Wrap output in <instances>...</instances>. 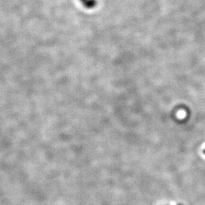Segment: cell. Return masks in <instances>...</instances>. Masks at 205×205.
I'll use <instances>...</instances> for the list:
<instances>
[{
  "mask_svg": "<svg viewBox=\"0 0 205 205\" xmlns=\"http://www.w3.org/2000/svg\"><path fill=\"white\" fill-rule=\"evenodd\" d=\"M204 153H205V150H204Z\"/></svg>",
  "mask_w": 205,
  "mask_h": 205,
  "instance_id": "obj_1",
  "label": "cell"
}]
</instances>
